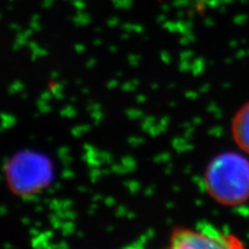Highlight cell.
<instances>
[{"label": "cell", "instance_id": "cell-1", "mask_svg": "<svg viewBox=\"0 0 249 249\" xmlns=\"http://www.w3.org/2000/svg\"><path fill=\"white\" fill-rule=\"evenodd\" d=\"M205 185L221 204H241L249 197V161L236 153L217 156L207 168Z\"/></svg>", "mask_w": 249, "mask_h": 249}, {"label": "cell", "instance_id": "cell-2", "mask_svg": "<svg viewBox=\"0 0 249 249\" xmlns=\"http://www.w3.org/2000/svg\"><path fill=\"white\" fill-rule=\"evenodd\" d=\"M164 249H246L240 239L211 224L177 229Z\"/></svg>", "mask_w": 249, "mask_h": 249}, {"label": "cell", "instance_id": "cell-3", "mask_svg": "<svg viewBox=\"0 0 249 249\" xmlns=\"http://www.w3.org/2000/svg\"><path fill=\"white\" fill-rule=\"evenodd\" d=\"M9 182L18 192L36 190L48 181L50 168L45 159L34 154H23L15 158L9 167Z\"/></svg>", "mask_w": 249, "mask_h": 249}, {"label": "cell", "instance_id": "cell-4", "mask_svg": "<svg viewBox=\"0 0 249 249\" xmlns=\"http://www.w3.org/2000/svg\"><path fill=\"white\" fill-rule=\"evenodd\" d=\"M231 134L240 149L249 154V101L240 107L233 116Z\"/></svg>", "mask_w": 249, "mask_h": 249}]
</instances>
